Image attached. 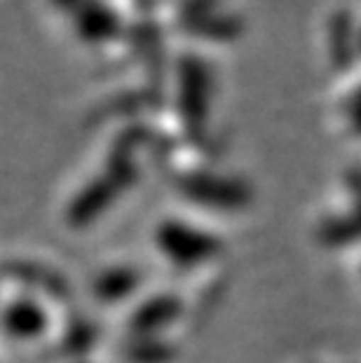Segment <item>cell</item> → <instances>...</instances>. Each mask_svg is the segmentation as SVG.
<instances>
[{"instance_id": "obj_1", "label": "cell", "mask_w": 361, "mask_h": 363, "mask_svg": "<svg viewBox=\"0 0 361 363\" xmlns=\"http://www.w3.org/2000/svg\"><path fill=\"white\" fill-rule=\"evenodd\" d=\"M80 30L87 40H106V38L115 35L118 30V19H115V12H111L109 7L104 5H89L84 7L80 14Z\"/></svg>"}, {"instance_id": "obj_2", "label": "cell", "mask_w": 361, "mask_h": 363, "mask_svg": "<svg viewBox=\"0 0 361 363\" xmlns=\"http://www.w3.org/2000/svg\"><path fill=\"white\" fill-rule=\"evenodd\" d=\"M61 5H71V3H75V0H59Z\"/></svg>"}]
</instances>
